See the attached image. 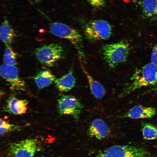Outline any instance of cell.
Masks as SVG:
<instances>
[{"label": "cell", "instance_id": "6da1fadb", "mask_svg": "<svg viewBox=\"0 0 157 157\" xmlns=\"http://www.w3.org/2000/svg\"><path fill=\"white\" fill-rule=\"evenodd\" d=\"M130 79L131 83L125 90V94L144 86L157 84V65L152 62L136 70Z\"/></svg>", "mask_w": 157, "mask_h": 157}, {"label": "cell", "instance_id": "7a4b0ae2", "mask_svg": "<svg viewBox=\"0 0 157 157\" xmlns=\"http://www.w3.org/2000/svg\"><path fill=\"white\" fill-rule=\"evenodd\" d=\"M104 58L109 67L114 68L126 61L129 56V44L124 41L103 45L102 48Z\"/></svg>", "mask_w": 157, "mask_h": 157}, {"label": "cell", "instance_id": "3957f363", "mask_svg": "<svg viewBox=\"0 0 157 157\" xmlns=\"http://www.w3.org/2000/svg\"><path fill=\"white\" fill-rule=\"evenodd\" d=\"M94 157H151L144 148L134 145H115L100 151Z\"/></svg>", "mask_w": 157, "mask_h": 157}, {"label": "cell", "instance_id": "277c9868", "mask_svg": "<svg viewBox=\"0 0 157 157\" xmlns=\"http://www.w3.org/2000/svg\"><path fill=\"white\" fill-rule=\"evenodd\" d=\"M112 28L107 21L95 19L87 23L84 26V32L86 38L92 41L106 40L111 35Z\"/></svg>", "mask_w": 157, "mask_h": 157}, {"label": "cell", "instance_id": "5b68a950", "mask_svg": "<svg viewBox=\"0 0 157 157\" xmlns=\"http://www.w3.org/2000/svg\"><path fill=\"white\" fill-rule=\"evenodd\" d=\"M64 51L60 45L52 43L38 48L35 50V54L37 59L41 63L51 67L63 58Z\"/></svg>", "mask_w": 157, "mask_h": 157}, {"label": "cell", "instance_id": "8992f818", "mask_svg": "<svg viewBox=\"0 0 157 157\" xmlns=\"http://www.w3.org/2000/svg\"><path fill=\"white\" fill-rule=\"evenodd\" d=\"M58 110L61 115H70L78 120L83 107L79 100L71 95H62L58 99Z\"/></svg>", "mask_w": 157, "mask_h": 157}, {"label": "cell", "instance_id": "52a82bcc", "mask_svg": "<svg viewBox=\"0 0 157 157\" xmlns=\"http://www.w3.org/2000/svg\"><path fill=\"white\" fill-rule=\"evenodd\" d=\"M37 147L36 140L26 139L11 144L8 149V154L10 157H33Z\"/></svg>", "mask_w": 157, "mask_h": 157}, {"label": "cell", "instance_id": "ba28073f", "mask_svg": "<svg viewBox=\"0 0 157 157\" xmlns=\"http://www.w3.org/2000/svg\"><path fill=\"white\" fill-rule=\"evenodd\" d=\"M49 28L53 35L69 40L76 46L82 42V36L79 32L66 24L55 22L50 24Z\"/></svg>", "mask_w": 157, "mask_h": 157}, {"label": "cell", "instance_id": "9c48e42d", "mask_svg": "<svg viewBox=\"0 0 157 157\" xmlns=\"http://www.w3.org/2000/svg\"><path fill=\"white\" fill-rule=\"evenodd\" d=\"M0 72L1 77L9 84L12 89L25 90V83L19 77L18 69L15 65L3 63L0 66Z\"/></svg>", "mask_w": 157, "mask_h": 157}, {"label": "cell", "instance_id": "30bf717a", "mask_svg": "<svg viewBox=\"0 0 157 157\" xmlns=\"http://www.w3.org/2000/svg\"><path fill=\"white\" fill-rule=\"evenodd\" d=\"M28 103L26 100L19 99L14 96H11L6 100L3 110L12 115L22 114L26 112Z\"/></svg>", "mask_w": 157, "mask_h": 157}, {"label": "cell", "instance_id": "8fae6325", "mask_svg": "<svg viewBox=\"0 0 157 157\" xmlns=\"http://www.w3.org/2000/svg\"><path fill=\"white\" fill-rule=\"evenodd\" d=\"M110 133L108 126L104 121L99 118L95 119L92 122L87 131L89 136L99 140L105 138Z\"/></svg>", "mask_w": 157, "mask_h": 157}, {"label": "cell", "instance_id": "7c38bea8", "mask_svg": "<svg viewBox=\"0 0 157 157\" xmlns=\"http://www.w3.org/2000/svg\"><path fill=\"white\" fill-rule=\"evenodd\" d=\"M157 112V110L155 108L136 106L126 112L123 117L133 119L151 118Z\"/></svg>", "mask_w": 157, "mask_h": 157}, {"label": "cell", "instance_id": "4fadbf2b", "mask_svg": "<svg viewBox=\"0 0 157 157\" xmlns=\"http://www.w3.org/2000/svg\"><path fill=\"white\" fill-rule=\"evenodd\" d=\"M54 81L56 88L60 91L66 92L74 87L76 79L71 70L61 77L56 79Z\"/></svg>", "mask_w": 157, "mask_h": 157}, {"label": "cell", "instance_id": "5bb4252c", "mask_svg": "<svg viewBox=\"0 0 157 157\" xmlns=\"http://www.w3.org/2000/svg\"><path fill=\"white\" fill-rule=\"evenodd\" d=\"M140 5L144 18L151 20L157 19V0H142Z\"/></svg>", "mask_w": 157, "mask_h": 157}, {"label": "cell", "instance_id": "9a60e30c", "mask_svg": "<svg viewBox=\"0 0 157 157\" xmlns=\"http://www.w3.org/2000/svg\"><path fill=\"white\" fill-rule=\"evenodd\" d=\"M16 36V34L9 22L5 19L0 27V37L1 40L6 47L9 46L13 42Z\"/></svg>", "mask_w": 157, "mask_h": 157}, {"label": "cell", "instance_id": "2e32d148", "mask_svg": "<svg viewBox=\"0 0 157 157\" xmlns=\"http://www.w3.org/2000/svg\"><path fill=\"white\" fill-rule=\"evenodd\" d=\"M33 78L37 87L39 89L48 86L56 79L55 75L48 70L39 72L33 76Z\"/></svg>", "mask_w": 157, "mask_h": 157}, {"label": "cell", "instance_id": "e0dca14e", "mask_svg": "<svg viewBox=\"0 0 157 157\" xmlns=\"http://www.w3.org/2000/svg\"><path fill=\"white\" fill-rule=\"evenodd\" d=\"M83 72L86 75L91 92L96 98L100 99L103 97L105 93V90L102 85L95 80L86 70L81 63L80 62Z\"/></svg>", "mask_w": 157, "mask_h": 157}, {"label": "cell", "instance_id": "ac0fdd59", "mask_svg": "<svg viewBox=\"0 0 157 157\" xmlns=\"http://www.w3.org/2000/svg\"><path fill=\"white\" fill-rule=\"evenodd\" d=\"M142 131L144 139L147 140L157 139V126L146 123L142 126Z\"/></svg>", "mask_w": 157, "mask_h": 157}, {"label": "cell", "instance_id": "d6986e66", "mask_svg": "<svg viewBox=\"0 0 157 157\" xmlns=\"http://www.w3.org/2000/svg\"><path fill=\"white\" fill-rule=\"evenodd\" d=\"M3 56L4 63L10 65H15L17 64V54L9 46L6 47Z\"/></svg>", "mask_w": 157, "mask_h": 157}, {"label": "cell", "instance_id": "ffe728a7", "mask_svg": "<svg viewBox=\"0 0 157 157\" xmlns=\"http://www.w3.org/2000/svg\"><path fill=\"white\" fill-rule=\"evenodd\" d=\"M19 126L10 124L2 119H0V130L1 135L13 130L20 128Z\"/></svg>", "mask_w": 157, "mask_h": 157}, {"label": "cell", "instance_id": "44dd1931", "mask_svg": "<svg viewBox=\"0 0 157 157\" xmlns=\"http://www.w3.org/2000/svg\"><path fill=\"white\" fill-rule=\"evenodd\" d=\"M92 6L97 7H102L105 4V0H88Z\"/></svg>", "mask_w": 157, "mask_h": 157}, {"label": "cell", "instance_id": "7402d4cb", "mask_svg": "<svg viewBox=\"0 0 157 157\" xmlns=\"http://www.w3.org/2000/svg\"><path fill=\"white\" fill-rule=\"evenodd\" d=\"M151 60L152 63L157 65V44L153 47L151 55Z\"/></svg>", "mask_w": 157, "mask_h": 157}, {"label": "cell", "instance_id": "603a6c76", "mask_svg": "<svg viewBox=\"0 0 157 157\" xmlns=\"http://www.w3.org/2000/svg\"><path fill=\"white\" fill-rule=\"evenodd\" d=\"M154 89H155V90H156V91H157V85L156 86L155 88H154Z\"/></svg>", "mask_w": 157, "mask_h": 157}]
</instances>
